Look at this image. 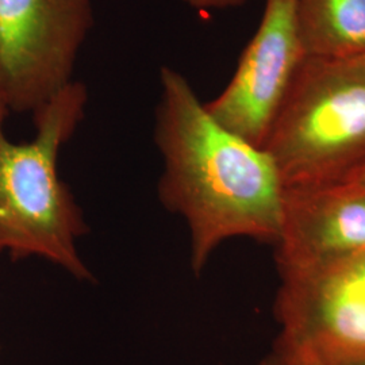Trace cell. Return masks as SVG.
Listing matches in <instances>:
<instances>
[{
    "mask_svg": "<svg viewBox=\"0 0 365 365\" xmlns=\"http://www.w3.org/2000/svg\"><path fill=\"white\" fill-rule=\"evenodd\" d=\"M155 143L164 165L158 199L187 223L194 274H202L227 240L247 237L274 245L284 188L272 158L223 128L170 66L160 71Z\"/></svg>",
    "mask_w": 365,
    "mask_h": 365,
    "instance_id": "1",
    "label": "cell"
},
{
    "mask_svg": "<svg viewBox=\"0 0 365 365\" xmlns=\"http://www.w3.org/2000/svg\"><path fill=\"white\" fill-rule=\"evenodd\" d=\"M87 102V87L75 80L33 113V140L14 143L4 130L10 111L0 101V253L13 261L41 257L91 283L78 249L90 227L58 173L60 152L78 130Z\"/></svg>",
    "mask_w": 365,
    "mask_h": 365,
    "instance_id": "2",
    "label": "cell"
},
{
    "mask_svg": "<svg viewBox=\"0 0 365 365\" xmlns=\"http://www.w3.org/2000/svg\"><path fill=\"white\" fill-rule=\"evenodd\" d=\"M262 149L283 188L352 182L365 168V60L307 57Z\"/></svg>",
    "mask_w": 365,
    "mask_h": 365,
    "instance_id": "3",
    "label": "cell"
},
{
    "mask_svg": "<svg viewBox=\"0 0 365 365\" xmlns=\"http://www.w3.org/2000/svg\"><path fill=\"white\" fill-rule=\"evenodd\" d=\"M92 0H0V101L34 113L73 83Z\"/></svg>",
    "mask_w": 365,
    "mask_h": 365,
    "instance_id": "4",
    "label": "cell"
},
{
    "mask_svg": "<svg viewBox=\"0 0 365 365\" xmlns=\"http://www.w3.org/2000/svg\"><path fill=\"white\" fill-rule=\"evenodd\" d=\"M274 315V348L317 364L365 365V252L282 282Z\"/></svg>",
    "mask_w": 365,
    "mask_h": 365,
    "instance_id": "5",
    "label": "cell"
},
{
    "mask_svg": "<svg viewBox=\"0 0 365 365\" xmlns=\"http://www.w3.org/2000/svg\"><path fill=\"white\" fill-rule=\"evenodd\" d=\"M295 0H265L260 25L223 91L206 103L223 128L262 149L307 58Z\"/></svg>",
    "mask_w": 365,
    "mask_h": 365,
    "instance_id": "6",
    "label": "cell"
},
{
    "mask_svg": "<svg viewBox=\"0 0 365 365\" xmlns=\"http://www.w3.org/2000/svg\"><path fill=\"white\" fill-rule=\"evenodd\" d=\"M274 248L282 282L327 269L365 252V185L348 182L286 188Z\"/></svg>",
    "mask_w": 365,
    "mask_h": 365,
    "instance_id": "7",
    "label": "cell"
},
{
    "mask_svg": "<svg viewBox=\"0 0 365 365\" xmlns=\"http://www.w3.org/2000/svg\"><path fill=\"white\" fill-rule=\"evenodd\" d=\"M295 13L309 57L365 58V0H295Z\"/></svg>",
    "mask_w": 365,
    "mask_h": 365,
    "instance_id": "8",
    "label": "cell"
},
{
    "mask_svg": "<svg viewBox=\"0 0 365 365\" xmlns=\"http://www.w3.org/2000/svg\"><path fill=\"white\" fill-rule=\"evenodd\" d=\"M185 6L194 9L196 11H222L235 9L245 4L249 0H180Z\"/></svg>",
    "mask_w": 365,
    "mask_h": 365,
    "instance_id": "9",
    "label": "cell"
},
{
    "mask_svg": "<svg viewBox=\"0 0 365 365\" xmlns=\"http://www.w3.org/2000/svg\"><path fill=\"white\" fill-rule=\"evenodd\" d=\"M257 365H321L304 360L298 356H294L291 353L284 352L279 348L272 346V349L267 353Z\"/></svg>",
    "mask_w": 365,
    "mask_h": 365,
    "instance_id": "10",
    "label": "cell"
},
{
    "mask_svg": "<svg viewBox=\"0 0 365 365\" xmlns=\"http://www.w3.org/2000/svg\"><path fill=\"white\" fill-rule=\"evenodd\" d=\"M352 182H359V184H363V185H365V168L361 170V172H360L354 179H353Z\"/></svg>",
    "mask_w": 365,
    "mask_h": 365,
    "instance_id": "11",
    "label": "cell"
},
{
    "mask_svg": "<svg viewBox=\"0 0 365 365\" xmlns=\"http://www.w3.org/2000/svg\"><path fill=\"white\" fill-rule=\"evenodd\" d=\"M0 349H1V346H0Z\"/></svg>",
    "mask_w": 365,
    "mask_h": 365,
    "instance_id": "12",
    "label": "cell"
},
{
    "mask_svg": "<svg viewBox=\"0 0 365 365\" xmlns=\"http://www.w3.org/2000/svg\"><path fill=\"white\" fill-rule=\"evenodd\" d=\"M364 60H365V58H364Z\"/></svg>",
    "mask_w": 365,
    "mask_h": 365,
    "instance_id": "13",
    "label": "cell"
}]
</instances>
